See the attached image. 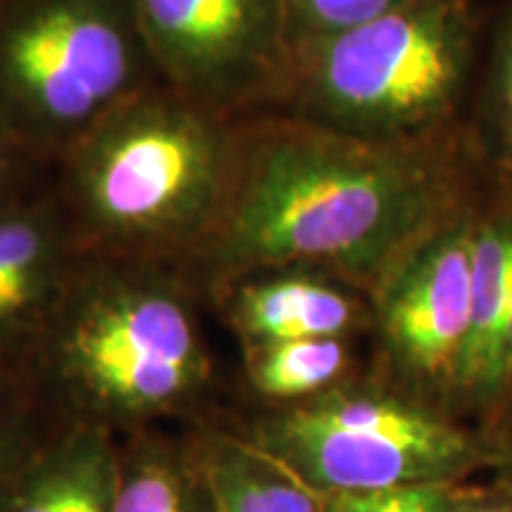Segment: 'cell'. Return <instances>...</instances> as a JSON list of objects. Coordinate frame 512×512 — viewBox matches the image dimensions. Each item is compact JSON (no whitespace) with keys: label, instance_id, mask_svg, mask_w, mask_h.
Wrapping results in <instances>:
<instances>
[{"label":"cell","instance_id":"1","mask_svg":"<svg viewBox=\"0 0 512 512\" xmlns=\"http://www.w3.org/2000/svg\"><path fill=\"white\" fill-rule=\"evenodd\" d=\"M463 131L432 143H375L285 112L240 121L223 211L188 264L202 294L235 275L304 266L368 297L427 235L472 202Z\"/></svg>","mask_w":512,"mask_h":512},{"label":"cell","instance_id":"2","mask_svg":"<svg viewBox=\"0 0 512 512\" xmlns=\"http://www.w3.org/2000/svg\"><path fill=\"white\" fill-rule=\"evenodd\" d=\"M204 313L176 266L86 252L22 377L60 427L121 439L214 420L228 408Z\"/></svg>","mask_w":512,"mask_h":512},{"label":"cell","instance_id":"3","mask_svg":"<svg viewBox=\"0 0 512 512\" xmlns=\"http://www.w3.org/2000/svg\"><path fill=\"white\" fill-rule=\"evenodd\" d=\"M240 121L162 81L121 102L55 164L83 252L188 264L226 204Z\"/></svg>","mask_w":512,"mask_h":512},{"label":"cell","instance_id":"4","mask_svg":"<svg viewBox=\"0 0 512 512\" xmlns=\"http://www.w3.org/2000/svg\"><path fill=\"white\" fill-rule=\"evenodd\" d=\"M475 0H406L292 55L278 112L375 143H432L460 131L477 53Z\"/></svg>","mask_w":512,"mask_h":512},{"label":"cell","instance_id":"5","mask_svg":"<svg viewBox=\"0 0 512 512\" xmlns=\"http://www.w3.org/2000/svg\"><path fill=\"white\" fill-rule=\"evenodd\" d=\"M226 418L320 496L465 484L501 456L479 427L368 368L297 406L226 411Z\"/></svg>","mask_w":512,"mask_h":512},{"label":"cell","instance_id":"6","mask_svg":"<svg viewBox=\"0 0 512 512\" xmlns=\"http://www.w3.org/2000/svg\"><path fill=\"white\" fill-rule=\"evenodd\" d=\"M157 81L133 0H5L0 10V121L50 162Z\"/></svg>","mask_w":512,"mask_h":512},{"label":"cell","instance_id":"7","mask_svg":"<svg viewBox=\"0 0 512 512\" xmlns=\"http://www.w3.org/2000/svg\"><path fill=\"white\" fill-rule=\"evenodd\" d=\"M159 81L245 119L283 105L292 43L283 0H133Z\"/></svg>","mask_w":512,"mask_h":512},{"label":"cell","instance_id":"8","mask_svg":"<svg viewBox=\"0 0 512 512\" xmlns=\"http://www.w3.org/2000/svg\"><path fill=\"white\" fill-rule=\"evenodd\" d=\"M479 209L427 235L370 294L366 368L448 413L470 335Z\"/></svg>","mask_w":512,"mask_h":512},{"label":"cell","instance_id":"9","mask_svg":"<svg viewBox=\"0 0 512 512\" xmlns=\"http://www.w3.org/2000/svg\"><path fill=\"white\" fill-rule=\"evenodd\" d=\"M83 254L55 185L0 211V368L22 377Z\"/></svg>","mask_w":512,"mask_h":512},{"label":"cell","instance_id":"10","mask_svg":"<svg viewBox=\"0 0 512 512\" xmlns=\"http://www.w3.org/2000/svg\"><path fill=\"white\" fill-rule=\"evenodd\" d=\"M209 313L238 347L285 339L368 337L373 311L366 292L304 266L240 273L207 294Z\"/></svg>","mask_w":512,"mask_h":512},{"label":"cell","instance_id":"11","mask_svg":"<svg viewBox=\"0 0 512 512\" xmlns=\"http://www.w3.org/2000/svg\"><path fill=\"white\" fill-rule=\"evenodd\" d=\"M512 302V192L496 207L479 209L472 264V320L460 358L451 413L482 427L494 408L498 339Z\"/></svg>","mask_w":512,"mask_h":512},{"label":"cell","instance_id":"12","mask_svg":"<svg viewBox=\"0 0 512 512\" xmlns=\"http://www.w3.org/2000/svg\"><path fill=\"white\" fill-rule=\"evenodd\" d=\"M119 439L93 427H57L36 451L3 512H112Z\"/></svg>","mask_w":512,"mask_h":512},{"label":"cell","instance_id":"13","mask_svg":"<svg viewBox=\"0 0 512 512\" xmlns=\"http://www.w3.org/2000/svg\"><path fill=\"white\" fill-rule=\"evenodd\" d=\"M188 427L214 512H323V496L249 441L226 413Z\"/></svg>","mask_w":512,"mask_h":512},{"label":"cell","instance_id":"14","mask_svg":"<svg viewBox=\"0 0 512 512\" xmlns=\"http://www.w3.org/2000/svg\"><path fill=\"white\" fill-rule=\"evenodd\" d=\"M112 512H214L188 427H147L119 439Z\"/></svg>","mask_w":512,"mask_h":512},{"label":"cell","instance_id":"15","mask_svg":"<svg viewBox=\"0 0 512 512\" xmlns=\"http://www.w3.org/2000/svg\"><path fill=\"white\" fill-rule=\"evenodd\" d=\"M356 339H285L240 347L247 408H287L311 401L358 375Z\"/></svg>","mask_w":512,"mask_h":512},{"label":"cell","instance_id":"16","mask_svg":"<svg viewBox=\"0 0 512 512\" xmlns=\"http://www.w3.org/2000/svg\"><path fill=\"white\" fill-rule=\"evenodd\" d=\"M57 427L29 382L0 368V512L31 458Z\"/></svg>","mask_w":512,"mask_h":512},{"label":"cell","instance_id":"17","mask_svg":"<svg viewBox=\"0 0 512 512\" xmlns=\"http://www.w3.org/2000/svg\"><path fill=\"white\" fill-rule=\"evenodd\" d=\"M406 0H283L287 34L294 50L366 24Z\"/></svg>","mask_w":512,"mask_h":512},{"label":"cell","instance_id":"18","mask_svg":"<svg viewBox=\"0 0 512 512\" xmlns=\"http://www.w3.org/2000/svg\"><path fill=\"white\" fill-rule=\"evenodd\" d=\"M465 484H406L323 496V512H453Z\"/></svg>","mask_w":512,"mask_h":512},{"label":"cell","instance_id":"19","mask_svg":"<svg viewBox=\"0 0 512 512\" xmlns=\"http://www.w3.org/2000/svg\"><path fill=\"white\" fill-rule=\"evenodd\" d=\"M491 159L508 192H512V10L505 15L496 38L489 79Z\"/></svg>","mask_w":512,"mask_h":512},{"label":"cell","instance_id":"20","mask_svg":"<svg viewBox=\"0 0 512 512\" xmlns=\"http://www.w3.org/2000/svg\"><path fill=\"white\" fill-rule=\"evenodd\" d=\"M55 162L38 155L0 121V211L53 185Z\"/></svg>","mask_w":512,"mask_h":512},{"label":"cell","instance_id":"21","mask_svg":"<svg viewBox=\"0 0 512 512\" xmlns=\"http://www.w3.org/2000/svg\"><path fill=\"white\" fill-rule=\"evenodd\" d=\"M512 387V302H510V311L508 318H505L501 339H498V349H496V363H494V408H491L489 420L494 418L498 408L508 394V389ZM486 420V422H489ZM484 422V425H486ZM482 425V427H484ZM479 427V430H482Z\"/></svg>","mask_w":512,"mask_h":512},{"label":"cell","instance_id":"22","mask_svg":"<svg viewBox=\"0 0 512 512\" xmlns=\"http://www.w3.org/2000/svg\"><path fill=\"white\" fill-rule=\"evenodd\" d=\"M453 512H512V494L491 482L489 486H465Z\"/></svg>","mask_w":512,"mask_h":512},{"label":"cell","instance_id":"23","mask_svg":"<svg viewBox=\"0 0 512 512\" xmlns=\"http://www.w3.org/2000/svg\"><path fill=\"white\" fill-rule=\"evenodd\" d=\"M479 432H482L484 437L498 448V453H501L503 446L510 444L512 441V387L508 389V394H505L501 408H498L494 418L486 422Z\"/></svg>","mask_w":512,"mask_h":512},{"label":"cell","instance_id":"24","mask_svg":"<svg viewBox=\"0 0 512 512\" xmlns=\"http://www.w3.org/2000/svg\"><path fill=\"white\" fill-rule=\"evenodd\" d=\"M491 472H494V484L512 494V441L501 448V456H498V463Z\"/></svg>","mask_w":512,"mask_h":512},{"label":"cell","instance_id":"25","mask_svg":"<svg viewBox=\"0 0 512 512\" xmlns=\"http://www.w3.org/2000/svg\"><path fill=\"white\" fill-rule=\"evenodd\" d=\"M3 5H5V0H0V10H3Z\"/></svg>","mask_w":512,"mask_h":512}]
</instances>
